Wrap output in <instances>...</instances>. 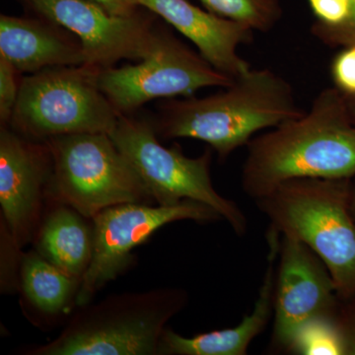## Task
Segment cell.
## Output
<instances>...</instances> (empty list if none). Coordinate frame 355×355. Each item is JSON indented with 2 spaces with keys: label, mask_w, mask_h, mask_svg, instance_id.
I'll return each mask as SVG.
<instances>
[{
  "label": "cell",
  "mask_w": 355,
  "mask_h": 355,
  "mask_svg": "<svg viewBox=\"0 0 355 355\" xmlns=\"http://www.w3.org/2000/svg\"><path fill=\"white\" fill-rule=\"evenodd\" d=\"M19 74L10 62L0 57V121L2 125L10 123L15 109L20 90Z\"/></svg>",
  "instance_id": "20"
},
{
  "label": "cell",
  "mask_w": 355,
  "mask_h": 355,
  "mask_svg": "<svg viewBox=\"0 0 355 355\" xmlns=\"http://www.w3.org/2000/svg\"><path fill=\"white\" fill-rule=\"evenodd\" d=\"M345 98L349 107L350 116L355 123V96H345Z\"/></svg>",
  "instance_id": "27"
},
{
  "label": "cell",
  "mask_w": 355,
  "mask_h": 355,
  "mask_svg": "<svg viewBox=\"0 0 355 355\" xmlns=\"http://www.w3.org/2000/svg\"><path fill=\"white\" fill-rule=\"evenodd\" d=\"M349 207L355 221V176L350 179L349 184Z\"/></svg>",
  "instance_id": "26"
},
{
  "label": "cell",
  "mask_w": 355,
  "mask_h": 355,
  "mask_svg": "<svg viewBox=\"0 0 355 355\" xmlns=\"http://www.w3.org/2000/svg\"><path fill=\"white\" fill-rule=\"evenodd\" d=\"M242 188L254 200L294 179L355 176V123L345 96L324 89L309 111L248 144Z\"/></svg>",
  "instance_id": "1"
},
{
  "label": "cell",
  "mask_w": 355,
  "mask_h": 355,
  "mask_svg": "<svg viewBox=\"0 0 355 355\" xmlns=\"http://www.w3.org/2000/svg\"><path fill=\"white\" fill-rule=\"evenodd\" d=\"M40 18L0 16V57L19 73L85 64L80 41L64 28Z\"/></svg>",
  "instance_id": "15"
},
{
  "label": "cell",
  "mask_w": 355,
  "mask_h": 355,
  "mask_svg": "<svg viewBox=\"0 0 355 355\" xmlns=\"http://www.w3.org/2000/svg\"><path fill=\"white\" fill-rule=\"evenodd\" d=\"M331 76L335 87L345 96H355V44L343 46L334 58Z\"/></svg>",
  "instance_id": "21"
},
{
  "label": "cell",
  "mask_w": 355,
  "mask_h": 355,
  "mask_svg": "<svg viewBox=\"0 0 355 355\" xmlns=\"http://www.w3.org/2000/svg\"><path fill=\"white\" fill-rule=\"evenodd\" d=\"M316 16L317 24L327 28H340L349 19L350 0H308Z\"/></svg>",
  "instance_id": "22"
},
{
  "label": "cell",
  "mask_w": 355,
  "mask_h": 355,
  "mask_svg": "<svg viewBox=\"0 0 355 355\" xmlns=\"http://www.w3.org/2000/svg\"><path fill=\"white\" fill-rule=\"evenodd\" d=\"M234 79L214 69L169 33L161 32L153 53L139 64L108 67L99 74V86L119 114L176 96L193 97L205 87L225 88Z\"/></svg>",
  "instance_id": "8"
},
{
  "label": "cell",
  "mask_w": 355,
  "mask_h": 355,
  "mask_svg": "<svg viewBox=\"0 0 355 355\" xmlns=\"http://www.w3.org/2000/svg\"><path fill=\"white\" fill-rule=\"evenodd\" d=\"M21 284L26 297L46 315H58L76 300L80 280L69 277L38 252L24 254L21 261Z\"/></svg>",
  "instance_id": "17"
},
{
  "label": "cell",
  "mask_w": 355,
  "mask_h": 355,
  "mask_svg": "<svg viewBox=\"0 0 355 355\" xmlns=\"http://www.w3.org/2000/svg\"><path fill=\"white\" fill-rule=\"evenodd\" d=\"M109 9L111 12L120 15H132L139 12L141 0H94Z\"/></svg>",
  "instance_id": "25"
},
{
  "label": "cell",
  "mask_w": 355,
  "mask_h": 355,
  "mask_svg": "<svg viewBox=\"0 0 355 355\" xmlns=\"http://www.w3.org/2000/svg\"><path fill=\"white\" fill-rule=\"evenodd\" d=\"M181 288L114 294L78 307L67 327L29 355H159L166 324L188 304Z\"/></svg>",
  "instance_id": "4"
},
{
  "label": "cell",
  "mask_w": 355,
  "mask_h": 355,
  "mask_svg": "<svg viewBox=\"0 0 355 355\" xmlns=\"http://www.w3.org/2000/svg\"><path fill=\"white\" fill-rule=\"evenodd\" d=\"M86 217L64 205H55L42 219L37 252L73 279H83L92 259L94 230Z\"/></svg>",
  "instance_id": "16"
},
{
  "label": "cell",
  "mask_w": 355,
  "mask_h": 355,
  "mask_svg": "<svg viewBox=\"0 0 355 355\" xmlns=\"http://www.w3.org/2000/svg\"><path fill=\"white\" fill-rule=\"evenodd\" d=\"M350 179H294L256 200L280 234L307 245L328 268L338 298L355 297V221Z\"/></svg>",
  "instance_id": "3"
},
{
  "label": "cell",
  "mask_w": 355,
  "mask_h": 355,
  "mask_svg": "<svg viewBox=\"0 0 355 355\" xmlns=\"http://www.w3.org/2000/svg\"><path fill=\"white\" fill-rule=\"evenodd\" d=\"M109 135L156 205L169 207L186 200L205 203L228 222L236 234L246 233L244 212L235 202L222 197L214 189L210 177L212 155L209 149L197 158L187 157L178 144L171 148L163 146L150 123L128 114H120Z\"/></svg>",
  "instance_id": "7"
},
{
  "label": "cell",
  "mask_w": 355,
  "mask_h": 355,
  "mask_svg": "<svg viewBox=\"0 0 355 355\" xmlns=\"http://www.w3.org/2000/svg\"><path fill=\"white\" fill-rule=\"evenodd\" d=\"M53 168L46 200L64 205L88 219L123 203H148L153 198L108 133H74L44 140Z\"/></svg>",
  "instance_id": "5"
},
{
  "label": "cell",
  "mask_w": 355,
  "mask_h": 355,
  "mask_svg": "<svg viewBox=\"0 0 355 355\" xmlns=\"http://www.w3.org/2000/svg\"><path fill=\"white\" fill-rule=\"evenodd\" d=\"M352 11L349 19L340 28H327L314 23L312 34L322 43L331 46H347L355 44V0H350Z\"/></svg>",
  "instance_id": "23"
},
{
  "label": "cell",
  "mask_w": 355,
  "mask_h": 355,
  "mask_svg": "<svg viewBox=\"0 0 355 355\" xmlns=\"http://www.w3.org/2000/svg\"><path fill=\"white\" fill-rule=\"evenodd\" d=\"M288 352L302 355L345 354L338 317L315 318L303 324L294 336Z\"/></svg>",
  "instance_id": "19"
},
{
  "label": "cell",
  "mask_w": 355,
  "mask_h": 355,
  "mask_svg": "<svg viewBox=\"0 0 355 355\" xmlns=\"http://www.w3.org/2000/svg\"><path fill=\"white\" fill-rule=\"evenodd\" d=\"M53 160L46 141L36 142L2 125L0 132V205L4 225L17 249L37 232Z\"/></svg>",
  "instance_id": "12"
},
{
  "label": "cell",
  "mask_w": 355,
  "mask_h": 355,
  "mask_svg": "<svg viewBox=\"0 0 355 355\" xmlns=\"http://www.w3.org/2000/svg\"><path fill=\"white\" fill-rule=\"evenodd\" d=\"M101 69L87 64L53 67L21 80L10 125L38 141L74 133H109L121 114L99 86Z\"/></svg>",
  "instance_id": "6"
},
{
  "label": "cell",
  "mask_w": 355,
  "mask_h": 355,
  "mask_svg": "<svg viewBox=\"0 0 355 355\" xmlns=\"http://www.w3.org/2000/svg\"><path fill=\"white\" fill-rule=\"evenodd\" d=\"M210 12L247 26L253 31L268 32L282 18L280 0H200Z\"/></svg>",
  "instance_id": "18"
},
{
  "label": "cell",
  "mask_w": 355,
  "mask_h": 355,
  "mask_svg": "<svg viewBox=\"0 0 355 355\" xmlns=\"http://www.w3.org/2000/svg\"><path fill=\"white\" fill-rule=\"evenodd\" d=\"M222 219L216 209L196 200L179 205L123 203L102 210L91 219L94 230L92 259L74 300L76 307L88 304L96 292L116 279L132 261V252L166 224Z\"/></svg>",
  "instance_id": "9"
},
{
  "label": "cell",
  "mask_w": 355,
  "mask_h": 355,
  "mask_svg": "<svg viewBox=\"0 0 355 355\" xmlns=\"http://www.w3.org/2000/svg\"><path fill=\"white\" fill-rule=\"evenodd\" d=\"M141 7L190 40L200 55L221 73L236 79L252 69L237 51L253 40L254 31L247 26L202 10L187 0H141Z\"/></svg>",
  "instance_id": "13"
},
{
  "label": "cell",
  "mask_w": 355,
  "mask_h": 355,
  "mask_svg": "<svg viewBox=\"0 0 355 355\" xmlns=\"http://www.w3.org/2000/svg\"><path fill=\"white\" fill-rule=\"evenodd\" d=\"M268 256L266 268L259 297L253 312L243 318L234 328L200 334L193 338L165 329L161 338L159 355H245L250 343L261 335L275 310V282L282 234L270 226L266 234Z\"/></svg>",
  "instance_id": "14"
},
{
  "label": "cell",
  "mask_w": 355,
  "mask_h": 355,
  "mask_svg": "<svg viewBox=\"0 0 355 355\" xmlns=\"http://www.w3.org/2000/svg\"><path fill=\"white\" fill-rule=\"evenodd\" d=\"M39 17L73 34L83 44L89 67H114L121 60H142L157 43L161 31L141 12L120 15L94 0H21Z\"/></svg>",
  "instance_id": "10"
},
{
  "label": "cell",
  "mask_w": 355,
  "mask_h": 355,
  "mask_svg": "<svg viewBox=\"0 0 355 355\" xmlns=\"http://www.w3.org/2000/svg\"><path fill=\"white\" fill-rule=\"evenodd\" d=\"M155 130L164 139L202 140L221 159L248 146L257 132L302 116L291 83L270 69H251L225 90L173 100Z\"/></svg>",
  "instance_id": "2"
},
{
  "label": "cell",
  "mask_w": 355,
  "mask_h": 355,
  "mask_svg": "<svg viewBox=\"0 0 355 355\" xmlns=\"http://www.w3.org/2000/svg\"><path fill=\"white\" fill-rule=\"evenodd\" d=\"M338 320L342 329L345 354L355 355V306L347 311L340 308Z\"/></svg>",
  "instance_id": "24"
},
{
  "label": "cell",
  "mask_w": 355,
  "mask_h": 355,
  "mask_svg": "<svg viewBox=\"0 0 355 355\" xmlns=\"http://www.w3.org/2000/svg\"><path fill=\"white\" fill-rule=\"evenodd\" d=\"M340 300L323 261L297 238L282 234L272 349L288 352L303 324L315 318L338 317Z\"/></svg>",
  "instance_id": "11"
}]
</instances>
